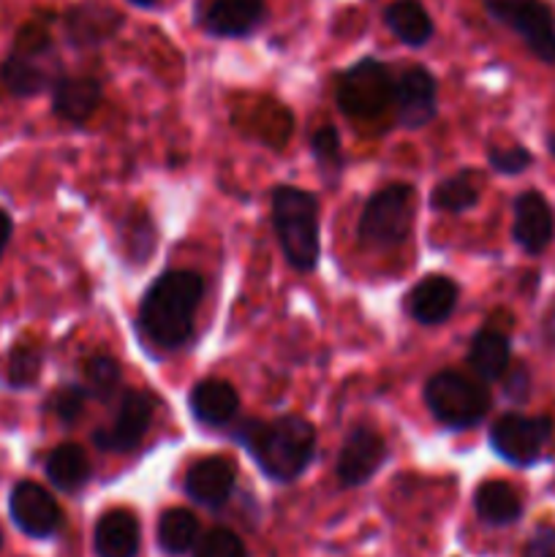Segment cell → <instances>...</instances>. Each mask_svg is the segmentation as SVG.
Here are the masks:
<instances>
[{"label":"cell","instance_id":"obj_1","mask_svg":"<svg viewBox=\"0 0 555 557\" xmlns=\"http://www.w3.org/2000/svg\"><path fill=\"white\" fill-rule=\"evenodd\" d=\"M205 283L190 270H169L156 277L139 305V326L156 346L180 348L194 332Z\"/></svg>","mask_w":555,"mask_h":557},{"label":"cell","instance_id":"obj_2","mask_svg":"<svg viewBox=\"0 0 555 557\" xmlns=\"http://www.w3.org/2000/svg\"><path fill=\"white\" fill-rule=\"evenodd\" d=\"M237 441L250 451L261 471L275 482H294L310 466L316 451V430L303 417H278L272 422L245 419Z\"/></svg>","mask_w":555,"mask_h":557},{"label":"cell","instance_id":"obj_3","mask_svg":"<svg viewBox=\"0 0 555 557\" xmlns=\"http://www.w3.org/2000/svg\"><path fill=\"white\" fill-rule=\"evenodd\" d=\"M272 226L288 264L303 272L313 270L321 256L316 196L294 185L272 190Z\"/></svg>","mask_w":555,"mask_h":557},{"label":"cell","instance_id":"obj_4","mask_svg":"<svg viewBox=\"0 0 555 557\" xmlns=\"http://www.w3.org/2000/svg\"><path fill=\"white\" fill-rule=\"evenodd\" d=\"M60 79V65L52 52L49 30L38 22L25 25L16 36L14 49L0 65V82L9 92L20 98L38 96L47 87H54Z\"/></svg>","mask_w":555,"mask_h":557},{"label":"cell","instance_id":"obj_5","mask_svg":"<svg viewBox=\"0 0 555 557\" xmlns=\"http://www.w3.org/2000/svg\"><path fill=\"white\" fill-rule=\"evenodd\" d=\"M414 205L417 194L411 185L392 183L375 190L359 215V243L373 250H390L406 243L414 226Z\"/></svg>","mask_w":555,"mask_h":557},{"label":"cell","instance_id":"obj_6","mask_svg":"<svg viewBox=\"0 0 555 557\" xmlns=\"http://www.w3.org/2000/svg\"><path fill=\"white\" fill-rule=\"evenodd\" d=\"M335 101L348 117L375 120L395 103V79L384 63L365 58L337 76Z\"/></svg>","mask_w":555,"mask_h":557},{"label":"cell","instance_id":"obj_7","mask_svg":"<svg viewBox=\"0 0 555 557\" xmlns=\"http://www.w3.org/2000/svg\"><path fill=\"white\" fill-rule=\"evenodd\" d=\"M424 403L441 424L452 430H468L490 411V395L482 384L460 373H435L424 386Z\"/></svg>","mask_w":555,"mask_h":557},{"label":"cell","instance_id":"obj_8","mask_svg":"<svg viewBox=\"0 0 555 557\" xmlns=\"http://www.w3.org/2000/svg\"><path fill=\"white\" fill-rule=\"evenodd\" d=\"M484 9L511 27L542 63H555V16L542 0H484Z\"/></svg>","mask_w":555,"mask_h":557},{"label":"cell","instance_id":"obj_9","mask_svg":"<svg viewBox=\"0 0 555 557\" xmlns=\"http://www.w3.org/2000/svg\"><path fill=\"white\" fill-rule=\"evenodd\" d=\"M553 438V422L547 417L506 413L490 430V444L511 466H533Z\"/></svg>","mask_w":555,"mask_h":557},{"label":"cell","instance_id":"obj_10","mask_svg":"<svg viewBox=\"0 0 555 557\" xmlns=\"http://www.w3.org/2000/svg\"><path fill=\"white\" fill-rule=\"evenodd\" d=\"M152 413H156L152 395L139 389H128L123 395V400H120L114 422L107 430H98L96 433V446L101 451H112V455L134 451L147 435V430H150Z\"/></svg>","mask_w":555,"mask_h":557},{"label":"cell","instance_id":"obj_11","mask_svg":"<svg viewBox=\"0 0 555 557\" xmlns=\"http://www.w3.org/2000/svg\"><path fill=\"white\" fill-rule=\"evenodd\" d=\"M9 511L14 525L30 539H49L63 525L58 500L36 482H20L11 490Z\"/></svg>","mask_w":555,"mask_h":557},{"label":"cell","instance_id":"obj_12","mask_svg":"<svg viewBox=\"0 0 555 557\" xmlns=\"http://www.w3.org/2000/svg\"><path fill=\"white\" fill-rule=\"evenodd\" d=\"M386 460V446L373 430L357 428L348 433V438L343 441L341 455H337V482L343 487H359V484L370 482L373 473L384 466Z\"/></svg>","mask_w":555,"mask_h":557},{"label":"cell","instance_id":"obj_13","mask_svg":"<svg viewBox=\"0 0 555 557\" xmlns=\"http://www.w3.org/2000/svg\"><path fill=\"white\" fill-rule=\"evenodd\" d=\"M397 123L406 128H422L435 117V79L422 65H411L395 82Z\"/></svg>","mask_w":555,"mask_h":557},{"label":"cell","instance_id":"obj_14","mask_svg":"<svg viewBox=\"0 0 555 557\" xmlns=\"http://www.w3.org/2000/svg\"><path fill=\"white\" fill-rule=\"evenodd\" d=\"M237 468L229 457H205L185 473V493L190 500L207 509H221L232 498Z\"/></svg>","mask_w":555,"mask_h":557},{"label":"cell","instance_id":"obj_15","mask_svg":"<svg viewBox=\"0 0 555 557\" xmlns=\"http://www.w3.org/2000/svg\"><path fill=\"white\" fill-rule=\"evenodd\" d=\"M515 243L528 253H542L553 239V212L536 190H526L515 201Z\"/></svg>","mask_w":555,"mask_h":557},{"label":"cell","instance_id":"obj_16","mask_svg":"<svg viewBox=\"0 0 555 557\" xmlns=\"http://www.w3.org/2000/svg\"><path fill=\"white\" fill-rule=\"evenodd\" d=\"M190 413L207 428H223L239 411V395L229 381L205 379L190 392Z\"/></svg>","mask_w":555,"mask_h":557},{"label":"cell","instance_id":"obj_17","mask_svg":"<svg viewBox=\"0 0 555 557\" xmlns=\"http://www.w3.org/2000/svg\"><path fill=\"white\" fill-rule=\"evenodd\" d=\"M103 98L101 82L92 76H60L52 87V109L69 123H85Z\"/></svg>","mask_w":555,"mask_h":557},{"label":"cell","instance_id":"obj_18","mask_svg":"<svg viewBox=\"0 0 555 557\" xmlns=\"http://www.w3.org/2000/svg\"><path fill=\"white\" fill-rule=\"evenodd\" d=\"M457 308V286L444 275H428L408 294V313L419 324H441Z\"/></svg>","mask_w":555,"mask_h":557},{"label":"cell","instance_id":"obj_19","mask_svg":"<svg viewBox=\"0 0 555 557\" xmlns=\"http://www.w3.org/2000/svg\"><path fill=\"white\" fill-rule=\"evenodd\" d=\"M264 16V0H212L205 25L212 36L239 38L256 30Z\"/></svg>","mask_w":555,"mask_h":557},{"label":"cell","instance_id":"obj_20","mask_svg":"<svg viewBox=\"0 0 555 557\" xmlns=\"http://www.w3.org/2000/svg\"><path fill=\"white\" fill-rule=\"evenodd\" d=\"M120 25H123V16L109 5L85 3L65 14V36L76 47H92V44L107 41Z\"/></svg>","mask_w":555,"mask_h":557},{"label":"cell","instance_id":"obj_21","mask_svg":"<svg viewBox=\"0 0 555 557\" xmlns=\"http://www.w3.org/2000/svg\"><path fill=\"white\" fill-rule=\"evenodd\" d=\"M96 553L98 557H136L139 553V522L131 511L112 509L96 525Z\"/></svg>","mask_w":555,"mask_h":557},{"label":"cell","instance_id":"obj_22","mask_svg":"<svg viewBox=\"0 0 555 557\" xmlns=\"http://www.w3.org/2000/svg\"><path fill=\"white\" fill-rule=\"evenodd\" d=\"M44 471H47V479L60 493L69 495L79 493L90 482V460H87L85 449L76 444H63L49 451Z\"/></svg>","mask_w":555,"mask_h":557},{"label":"cell","instance_id":"obj_23","mask_svg":"<svg viewBox=\"0 0 555 557\" xmlns=\"http://www.w3.org/2000/svg\"><path fill=\"white\" fill-rule=\"evenodd\" d=\"M384 22L408 47H422L433 36V20L419 0H395L386 5Z\"/></svg>","mask_w":555,"mask_h":557},{"label":"cell","instance_id":"obj_24","mask_svg":"<svg viewBox=\"0 0 555 557\" xmlns=\"http://www.w3.org/2000/svg\"><path fill=\"white\" fill-rule=\"evenodd\" d=\"M468 368L484 381L501 379L509 370V341L495 330L477 332L468 348Z\"/></svg>","mask_w":555,"mask_h":557},{"label":"cell","instance_id":"obj_25","mask_svg":"<svg viewBox=\"0 0 555 557\" xmlns=\"http://www.w3.org/2000/svg\"><path fill=\"white\" fill-rule=\"evenodd\" d=\"M473 506H477V515L495 528L511 525L522 515L520 495L506 482H484L473 495Z\"/></svg>","mask_w":555,"mask_h":557},{"label":"cell","instance_id":"obj_26","mask_svg":"<svg viewBox=\"0 0 555 557\" xmlns=\"http://www.w3.org/2000/svg\"><path fill=\"white\" fill-rule=\"evenodd\" d=\"M199 542V520L188 509H169L158 520V544L166 555H185Z\"/></svg>","mask_w":555,"mask_h":557},{"label":"cell","instance_id":"obj_27","mask_svg":"<svg viewBox=\"0 0 555 557\" xmlns=\"http://www.w3.org/2000/svg\"><path fill=\"white\" fill-rule=\"evenodd\" d=\"M120 381H123V373H120V364L112 357L96 354L85 362V389L96 400H112L114 392L120 389Z\"/></svg>","mask_w":555,"mask_h":557},{"label":"cell","instance_id":"obj_28","mask_svg":"<svg viewBox=\"0 0 555 557\" xmlns=\"http://www.w3.org/2000/svg\"><path fill=\"white\" fill-rule=\"evenodd\" d=\"M44 354L41 348L33 346V343H20V346L11 348L9 362H5V381L14 389H27L38 381L41 375Z\"/></svg>","mask_w":555,"mask_h":557},{"label":"cell","instance_id":"obj_29","mask_svg":"<svg viewBox=\"0 0 555 557\" xmlns=\"http://www.w3.org/2000/svg\"><path fill=\"white\" fill-rule=\"evenodd\" d=\"M477 201V183H473L468 172H460L457 177L444 180V183L433 190V207L441 212H466L471 210Z\"/></svg>","mask_w":555,"mask_h":557},{"label":"cell","instance_id":"obj_30","mask_svg":"<svg viewBox=\"0 0 555 557\" xmlns=\"http://www.w3.org/2000/svg\"><path fill=\"white\" fill-rule=\"evenodd\" d=\"M194 557H248V553L237 533L226 531V528H212L207 536L196 542Z\"/></svg>","mask_w":555,"mask_h":557},{"label":"cell","instance_id":"obj_31","mask_svg":"<svg viewBox=\"0 0 555 557\" xmlns=\"http://www.w3.org/2000/svg\"><path fill=\"white\" fill-rule=\"evenodd\" d=\"M85 397H87L85 386L65 384V386H60L52 397H49L47 406H49V411L58 417V422L74 424L76 419L82 417V411H85Z\"/></svg>","mask_w":555,"mask_h":557},{"label":"cell","instance_id":"obj_32","mask_svg":"<svg viewBox=\"0 0 555 557\" xmlns=\"http://www.w3.org/2000/svg\"><path fill=\"white\" fill-rule=\"evenodd\" d=\"M125 248H128V256L141 264V261L150 259L152 248H156V228H152L150 215H139L136 221L128 223L125 228Z\"/></svg>","mask_w":555,"mask_h":557},{"label":"cell","instance_id":"obj_33","mask_svg":"<svg viewBox=\"0 0 555 557\" xmlns=\"http://www.w3.org/2000/svg\"><path fill=\"white\" fill-rule=\"evenodd\" d=\"M310 147H313V158L319 161L321 169L337 172L343 166L341 139H337V131L332 125H324V128L316 131L313 139H310Z\"/></svg>","mask_w":555,"mask_h":557},{"label":"cell","instance_id":"obj_34","mask_svg":"<svg viewBox=\"0 0 555 557\" xmlns=\"http://www.w3.org/2000/svg\"><path fill=\"white\" fill-rule=\"evenodd\" d=\"M488 161L501 174H520L531 163V152L526 147H493L488 152Z\"/></svg>","mask_w":555,"mask_h":557},{"label":"cell","instance_id":"obj_35","mask_svg":"<svg viewBox=\"0 0 555 557\" xmlns=\"http://www.w3.org/2000/svg\"><path fill=\"white\" fill-rule=\"evenodd\" d=\"M522 557H555V531L553 528H539L526 544Z\"/></svg>","mask_w":555,"mask_h":557},{"label":"cell","instance_id":"obj_36","mask_svg":"<svg viewBox=\"0 0 555 557\" xmlns=\"http://www.w3.org/2000/svg\"><path fill=\"white\" fill-rule=\"evenodd\" d=\"M506 397H509L511 403H522L528 397V370L522 368V364H517V368L509 370V375H506V386H504Z\"/></svg>","mask_w":555,"mask_h":557},{"label":"cell","instance_id":"obj_37","mask_svg":"<svg viewBox=\"0 0 555 557\" xmlns=\"http://www.w3.org/2000/svg\"><path fill=\"white\" fill-rule=\"evenodd\" d=\"M11 232H14V221H11L9 212H5L3 207H0V256H3L5 245H9Z\"/></svg>","mask_w":555,"mask_h":557},{"label":"cell","instance_id":"obj_38","mask_svg":"<svg viewBox=\"0 0 555 557\" xmlns=\"http://www.w3.org/2000/svg\"><path fill=\"white\" fill-rule=\"evenodd\" d=\"M131 3H134V5H141V9H147V5L158 3V0H131Z\"/></svg>","mask_w":555,"mask_h":557},{"label":"cell","instance_id":"obj_39","mask_svg":"<svg viewBox=\"0 0 555 557\" xmlns=\"http://www.w3.org/2000/svg\"><path fill=\"white\" fill-rule=\"evenodd\" d=\"M550 150H553V156H555V134L550 136Z\"/></svg>","mask_w":555,"mask_h":557},{"label":"cell","instance_id":"obj_40","mask_svg":"<svg viewBox=\"0 0 555 557\" xmlns=\"http://www.w3.org/2000/svg\"><path fill=\"white\" fill-rule=\"evenodd\" d=\"M0 547H3V536H0Z\"/></svg>","mask_w":555,"mask_h":557}]
</instances>
